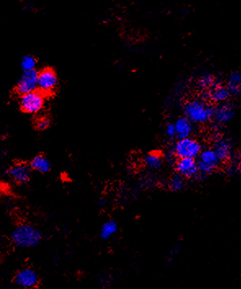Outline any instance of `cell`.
<instances>
[{"mask_svg": "<svg viewBox=\"0 0 241 289\" xmlns=\"http://www.w3.org/2000/svg\"><path fill=\"white\" fill-rule=\"evenodd\" d=\"M12 242L18 248H33L40 244L43 234L39 228L31 224L23 223L15 226L11 234Z\"/></svg>", "mask_w": 241, "mask_h": 289, "instance_id": "6da1fadb", "label": "cell"}, {"mask_svg": "<svg viewBox=\"0 0 241 289\" xmlns=\"http://www.w3.org/2000/svg\"><path fill=\"white\" fill-rule=\"evenodd\" d=\"M213 106L204 98H192L184 105L185 117L194 124H205L212 120Z\"/></svg>", "mask_w": 241, "mask_h": 289, "instance_id": "7a4b0ae2", "label": "cell"}, {"mask_svg": "<svg viewBox=\"0 0 241 289\" xmlns=\"http://www.w3.org/2000/svg\"><path fill=\"white\" fill-rule=\"evenodd\" d=\"M202 150L203 147L201 143L197 139L192 136H189L178 139L175 144H173L172 152L177 159H196Z\"/></svg>", "mask_w": 241, "mask_h": 289, "instance_id": "3957f363", "label": "cell"}, {"mask_svg": "<svg viewBox=\"0 0 241 289\" xmlns=\"http://www.w3.org/2000/svg\"><path fill=\"white\" fill-rule=\"evenodd\" d=\"M199 176L198 178H205L219 169L221 162L212 148L202 150L196 158Z\"/></svg>", "mask_w": 241, "mask_h": 289, "instance_id": "277c9868", "label": "cell"}, {"mask_svg": "<svg viewBox=\"0 0 241 289\" xmlns=\"http://www.w3.org/2000/svg\"><path fill=\"white\" fill-rule=\"evenodd\" d=\"M20 107L27 114H35L40 113L45 105V95L39 90L21 95Z\"/></svg>", "mask_w": 241, "mask_h": 289, "instance_id": "5b68a950", "label": "cell"}, {"mask_svg": "<svg viewBox=\"0 0 241 289\" xmlns=\"http://www.w3.org/2000/svg\"><path fill=\"white\" fill-rule=\"evenodd\" d=\"M176 173L182 176L186 180H193L198 178V170L196 159L182 158L177 159L174 163Z\"/></svg>", "mask_w": 241, "mask_h": 289, "instance_id": "8992f818", "label": "cell"}, {"mask_svg": "<svg viewBox=\"0 0 241 289\" xmlns=\"http://www.w3.org/2000/svg\"><path fill=\"white\" fill-rule=\"evenodd\" d=\"M58 83L57 75L51 69H44L38 72L37 89L44 95L53 92Z\"/></svg>", "mask_w": 241, "mask_h": 289, "instance_id": "52a82bcc", "label": "cell"}, {"mask_svg": "<svg viewBox=\"0 0 241 289\" xmlns=\"http://www.w3.org/2000/svg\"><path fill=\"white\" fill-rule=\"evenodd\" d=\"M14 282L22 288H35L40 283V277L35 269L24 268L16 274Z\"/></svg>", "mask_w": 241, "mask_h": 289, "instance_id": "ba28073f", "label": "cell"}, {"mask_svg": "<svg viewBox=\"0 0 241 289\" xmlns=\"http://www.w3.org/2000/svg\"><path fill=\"white\" fill-rule=\"evenodd\" d=\"M235 114L234 105L229 102H222L213 106L212 120L216 124L225 125L232 120Z\"/></svg>", "mask_w": 241, "mask_h": 289, "instance_id": "9c48e42d", "label": "cell"}, {"mask_svg": "<svg viewBox=\"0 0 241 289\" xmlns=\"http://www.w3.org/2000/svg\"><path fill=\"white\" fill-rule=\"evenodd\" d=\"M32 172L30 165L25 163H18L9 169L8 175L9 178L18 185H25L30 182L32 177Z\"/></svg>", "mask_w": 241, "mask_h": 289, "instance_id": "30bf717a", "label": "cell"}, {"mask_svg": "<svg viewBox=\"0 0 241 289\" xmlns=\"http://www.w3.org/2000/svg\"><path fill=\"white\" fill-rule=\"evenodd\" d=\"M37 70L24 71L18 79L17 91L19 94L23 95L37 90Z\"/></svg>", "mask_w": 241, "mask_h": 289, "instance_id": "8fae6325", "label": "cell"}, {"mask_svg": "<svg viewBox=\"0 0 241 289\" xmlns=\"http://www.w3.org/2000/svg\"><path fill=\"white\" fill-rule=\"evenodd\" d=\"M212 149L214 151L221 164L228 162L233 157L232 144L226 138L217 137L213 142Z\"/></svg>", "mask_w": 241, "mask_h": 289, "instance_id": "7c38bea8", "label": "cell"}, {"mask_svg": "<svg viewBox=\"0 0 241 289\" xmlns=\"http://www.w3.org/2000/svg\"><path fill=\"white\" fill-rule=\"evenodd\" d=\"M231 96L226 85L217 83L208 90V98L214 104L222 103L228 101Z\"/></svg>", "mask_w": 241, "mask_h": 289, "instance_id": "4fadbf2b", "label": "cell"}, {"mask_svg": "<svg viewBox=\"0 0 241 289\" xmlns=\"http://www.w3.org/2000/svg\"><path fill=\"white\" fill-rule=\"evenodd\" d=\"M173 123L175 126L177 139L189 137L192 135L193 131H194V123H191L188 118L186 117H181Z\"/></svg>", "mask_w": 241, "mask_h": 289, "instance_id": "5bb4252c", "label": "cell"}, {"mask_svg": "<svg viewBox=\"0 0 241 289\" xmlns=\"http://www.w3.org/2000/svg\"><path fill=\"white\" fill-rule=\"evenodd\" d=\"M165 159L161 154L157 152H151L145 156L143 164L148 170L159 171L164 165Z\"/></svg>", "mask_w": 241, "mask_h": 289, "instance_id": "9a60e30c", "label": "cell"}, {"mask_svg": "<svg viewBox=\"0 0 241 289\" xmlns=\"http://www.w3.org/2000/svg\"><path fill=\"white\" fill-rule=\"evenodd\" d=\"M30 166L33 171L42 174H46L49 173L52 169V164L50 160L47 158L46 156L39 155L34 157L30 163Z\"/></svg>", "mask_w": 241, "mask_h": 289, "instance_id": "2e32d148", "label": "cell"}, {"mask_svg": "<svg viewBox=\"0 0 241 289\" xmlns=\"http://www.w3.org/2000/svg\"><path fill=\"white\" fill-rule=\"evenodd\" d=\"M226 88L230 95L239 96L241 91V75L239 71H234L228 77Z\"/></svg>", "mask_w": 241, "mask_h": 289, "instance_id": "e0dca14e", "label": "cell"}, {"mask_svg": "<svg viewBox=\"0 0 241 289\" xmlns=\"http://www.w3.org/2000/svg\"><path fill=\"white\" fill-rule=\"evenodd\" d=\"M118 223L114 220H108L101 226L100 236L104 240L111 239L118 232Z\"/></svg>", "mask_w": 241, "mask_h": 289, "instance_id": "ac0fdd59", "label": "cell"}, {"mask_svg": "<svg viewBox=\"0 0 241 289\" xmlns=\"http://www.w3.org/2000/svg\"><path fill=\"white\" fill-rule=\"evenodd\" d=\"M186 187V179L176 173L169 179V188L173 192H181Z\"/></svg>", "mask_w": 241, "mask_h": 289, "instance_id": "d6986e66", "label": "cell"}, {"mask_svg": "<svg viewBox=\"0 0 241 289\" xmlns=\"http://www.w3.org/2000/svg\"><path fill=\"white\" fill-rule=\"evenodd\" d=\"M217 80L213 75H205L200 77L197 82L198 88L201 90H209L217 83Z\"/></svg>", "mask_w": 241, "mask_h": 289, "instance_id": "ffe728a7", "label": "cell"}, {"mask_svg": "<svg viewBox=\"0 0 241 289\" xmlns=\"http://www.w3.org/2000/svg\"><path fill=\"white\" fill-rule=\"evenodd\" d=\"M36 66H37V61L33 56L26 55L22 57V61H21V66H22L23 71L35 70Z\"/></svg>", "mask_w": 241, "mask_h": 289, "instance_id": "44dd1931", "label": "cell"}, {"mask_svg": "<svg viewBox=\"0 0 241 289\" xmlns=\"http://www.w3.org/2000/svg\"><path fill=\"white\" fill-rule=\"evenodd\" d=\"M50 123V119H49V118H47V117H41V118H39V119L36 121L35 126L37 127L38 130L44 131V130H46L47 128L49 127Z\"/></svg>", "mask_w": 241, "mask_h": 289, "instance_id": "7402d4cb", "label": "cell"}, {"mask_svg": "<svg viewBox=\"0 0 241 289\" xmlns=\"http://www.w3.org/2000/svg\"><path fill=\"white\" fill-rule=\"evenodd\" d=\"M165 134L168 137L170 138V139H173V138H176V129L175 126H174V123H169L166 125L165 127Z\"/></svg>", "mask_w": 241, "mask_h": 289, "instance_id": "603a6c76", "label": "cell"}, {"mask_svg": "<svg viewBox=\"0 0 241 289\" xmlns=\"http://www.w3.org/2000/svg\"><path fill=\"white\" fill-rule=\"evenodd\" d=\"M1 238H2V236H1V234H0V241H1Z\"/></svg>", "mask_w": 241, "mask_h": 289, "instance_id": "cb8c5ba5", "label": "cell"}]
</instances>
